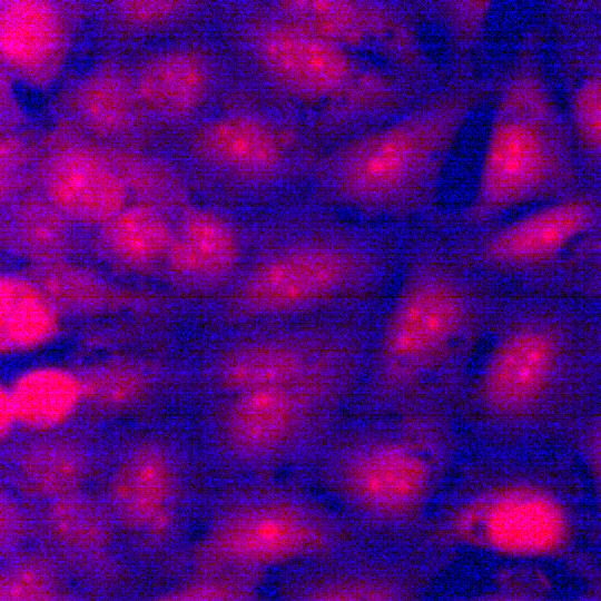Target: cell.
Instances as JSON below:
<instances>
[{
    "mask_svg": "<svg viewBox=\"0 0 601 601\" xmlns=\"http://www.w3.org/2000/svg\"><path fill=\"white\" fill-rule=\"evenodd\" d=\"M403 254L378 226L307 213L272 219L215 303L220 323L306 318L373 306Z\"/></svg>",
    "mask_w": 601,
    "mask_h": 601,
    "instance_id": "cell-3",
    "label": "cell"
},
{
    "mask_svg": "<svg viewBox=\"0 0 601 601\" xmlns=\"http://www.w3.org/2000/svg\"><path fill=\"white\" fill-rule=\"evenodd\" d=\"M21 274L59 317H100L147 307L152 300L72 258L26 265Z\"/></svg>",
    "mask_w": 601,
    "mask_h": 601,
    "instance_id": "cell-22",
    "label": "cell"
},
{
    "mask_svg": "<svg viewBox=\"0 0 601 601\" xmlns=\"http://www.w3.org/2000/svg\"><path fill=\"white\" fill-rule=\"evenodd\" d=\"M585 578V589L582 592L585 601H601V565H589L584 560L578 568Z\"/></svg>",
    "mask_w": 601,
    "mask_h": 601,
    "instance_id": "cell-35",
    "label": "cell"
},
{
    "mask_svg": "<svg viewBox=\"0 0 601 601\" xmlns=\"http://www.w3.org/2000/svg\"><path fill=\"white\" fill-rule=\"evenodd\" d=\"M569 166L568 131L530 40L497 96L463 220L484 227L568 196Z\"/></svg>",
    "mask_w": 601,
    "mask_h": 601,
    "instance_id": "cell-8",
    "label": "cell"
},
{
    "mask_svg": "<svg viewBox=\"0 0 601 601\" xmlns=\"http://www.w3.org/2000/svg\"><path fill=\"white\" fill-rule=\"evenodd\" d=\"M132 68L141 100L158 126L190 129L204 117L221 80L218 57L199 43L150 51Z\"/></svg>",
    "mask_w": 601,
    "mask_h": 601,
    "instance_id": "cell-19",
    "label": "cell"
},
{
    "mask_svg": "<svg viewBox=\"0 0 601 601\" xmlns=\"http://www.w3.org/2000/svg\"><path fill=\"white\" fill-rule=\"evenodd\" d=\"M173 239L162 266L179 294L215 303L242 269L255 242L224 209L189 199L175 214Z\"/></svg>",
    "mask_w": 601,
    "mask_h": 601,
    "instance_id": "cell-16",
    "label": "cell"
},
{
    "mask_svg": "<svg viewBox=\"0 0 601 601\" xmlns=\"http://www.w3.org/2000/svg\"><path fill=\"white\" fill-rule=\"evenodd\" d=\"M563 290L505 285L460 422L483 450H545L574 427L578 338Z\"/></svg>",
    "mask_w": 601,
    "mask_h": 601,
    "instance_id": "cell-2",
    "label": "cell"
},
{
    "mask_svg": "<svg viewBox=\"0 0 601 601\" xmlns=\"http://www.w3.org/2000/svg\"><path fill=\"white\" fill-rule=\"evenodd\" d=\"M69 577L45 546H26L1 559L0 601H77Z\"/></svg>",
    "mask_w": 601,
    "mask_h": 601,
    "instance_id": "cell-27",
    "label": "cell"
},
{
    "mask_svg": "<svg viewBox=\"0 0 601 601\" xmlns=\"http://www.w3.org/2000/svg\"><path fill=\"white\" fill-rule=\"evenodd\" d=\"M264 579L238 571H195L190 579L150 601H267Z\"/></svg>",
    "mask_w": 601,
    "mask_h": 601,
    "instance_id": "cell-29",
    "label": "cell"
},
{
    "mask_svg": "<svg viewBox=\"0 0 601 601\" xmlns=\"http://www.w3.org/2000/svg\"><path fill=\"white\" fill-rule=\"evenodd\" d=\"M451 556L417 546L408 555L313 571L287 582L279 601H422Z\"/></svg>",
    "mask_w": 601,
    "mask_h": 601,
    "instance_id": "cell-20",
    "label": "cell"
},
{
    "mask_svg": "<svg viewBox=\"0 0 601 601\" xmlns=\"http://www.w3.org/2000/svg\"><path fill=\"white\" fill-rule=\"evenodd\" d=\"M459 424L439 412L364 415L334 440L322 481L370 529L394 538L422 533L456 469Z\"/></svg>",
    "mask_w": 601,
    "mask_h": 601,
    "instance_id": "cell-7",
    "label": "cell"
},
{
    "mask_svg": "<svg viewBox=\"0 0 601 601\" xmlns=\"http://www.w3.org/2000/svg\"><path fill=\"white\" fill-rule=\"evenodd\" d=\"M474 105L471 89H445L329 146L309 170L314 200L372 224L428 214Z\"/></svg>",
    "mask_w": 601,
    "mask_h": 601,
    "instance_id": "cell-6",
    "label": "cell"
},
{
    "mask_svg": "<svg viewBox=\"0 0 601 601\" xmlns=\"http://www.w3.org/2000/svg\"><path fill=\"white\" fill-rule=\"evenodd\" d=\"M31 520L22 502L6 487L0 492V555L8 558L26 548Z\"/></svg>",
    "mask_w": 601,
    "mask_h": 601,
    "instance_id": "cell-33",
    "label": "cell"
},
{
    "mask_svg": "<svg viewBox=\"0 0 601 601\" xmlns=\"http://www.w3.org/2000/svg\"><path fill=\"white\" fill-rule=\"evenodd\" d=\"M10 459L22 483L43 501L85 489L96 464L90 442L76 431L62 428L21 439Z\"/></svg>",
    "mask_w": 601,
    "mask_h": 601,
    "instance_id": "cell-23",
    "label": "cell"
},
{
    "mask_svg": "<svg viewBox=\"0 0 601 601\" xmlns=\"http://www.w3.org/2000/svg\"><path fill=\"white\" fill-rule=\"evenodd\" d=\"M230 35L262 93L313 147L326 149L408 108L396 71L262 2L239 9Z\"/></svg>",
    "mask_w": 601,
    "mask_h": 601,
    "instance_id": "cell-5",
    "label": "cell"
},
{
    "mask_svg": "<svg viewBox=\"0 0 601 601\" xmlns=\"http://www.w3.org/2000/svg\"><path fill=\"white\" fill-rule=\"evenodd\" d=\"M181 481L179 455L164 436L147 434L125 447L110 470L101 494L119 531L158 528L177 501Z\"/></svg>",
    "mask_w": 601,
    "mask_h": 601,
    "instance_id": "cell-18",
    "label": "cell"
},
{
    "mask_svg": "<svg viewBox=\"0 0 601 601\" xmlns=\"http://www.w3.org/2000/svg\"><path fill=\"white\" fill-rule=\"evenodd\" d=\"M581 424L569 435H573V449L584 471L592 495L595 523L601 532V407Z\"/></svg>",
    "mask_w": 601,
    "mask_h": 601,
    "instance_id": "cell-32",
    "label": "cell"
},
{
    "mask_svg": "<svg viewBox=\"0 0 601 601\" xmlns=\"http://www.w3.org/2000/svg\"><path fill=\"white\" fill-rule=\"evenodd\" d=\"M372 335L297 377L218 397L213 434L223 455L243 469L273 471L333 430L356 396Z\"/></svg>",
    "mask_w": 601,
    "mask_h": 601,
    "instance_id": "cell-9",
    "label": "cell"
},
{
    "mask_svg": "<svg viewBox=\"0 0 601 601\" xmlns=\"http://www.w3.org/2000/svg\"><path fill=\"white\" fill-rule=\"evenodd\" d=\"M371 308L234 326L206 357L203 380L223 397L303 375L372 335L378 317Z\"/></svg>",
    "mask_w": 601,
    "mask_h": 601,
    "instance_id": "cell-12",
    "label": "cell"
},
{
    "mask_svg": "<svg viewBox=\"0 0 601 601\" xmlns=\"http://www.w3.org/2000/svg\"><path fill=\"white\" fill-rule=\"evenodd\" d=\"M343 521L307 494L266 484L226 501L191 549L195 571H268L323 560L346 541Z\"/></svg>",
    "mask_w": 601,
    "mask_h": 601,
    "instance_id": "cell-10",
    "label": "cell"
},
{
    "mask_svg": "<svg viewBox=\"0 0 601 601\" xmlns=\"http://www.w3.org/2000/svg\"><path fill=\"white\" fill-rule=\"evenodd\" d=\"M453 472L418 546L578 566L581 510L566 462L545 450H483Z\"/></svg>",
    "mask_w": 601,
    "mask_h": 601,
    "instance_id": "cell-4",
    "label": "cell"
},
{
    "mask_svg": "<svg viewBox=\"0 0 601 601\" xmlns=\"http://www.w3.org/2000/svg\"><path fill=\"white\" fill-rule=\"evenodd\" d=\"M493 10L489 1H441L435 3V13L450 38L462 47L477 42L486 28Z\"/></svg>",
    "mask_w": 601,
    "mask_h": 601,
    "instance_id": "cell-31",
    "label": "cell"
},
{
    "mask_svg": "<svg viewBox=\"0 0 601 601\" xmlns=\"http://www.w3.org/2000/svg\"><path fill=\"white\" fill-rule=\"evenodd\" d=\"M187 154L214 187L262 201L308 180L318 155L268 99L231 104L205 115L188 131Z\"/></svg>",
    "mask_w": 601,
    "mask_h": 601,
    "instance_id": "cell-11",
    "label": "cell"
},
{
    "mask_svg": "<svg viewBox=\"0 0 601 601\" xmlns=\"http://www.w3.org/2000/svg\"><path fill=\"white\" fill-rule=\"evenodd\" d=\"M70 128L38 157L30 185L78 226L97 228L130 204L129 150Z\"/></svg>",
    "mask_w": 601,
    "mask_h": 601,
    "instance_id": "cell-14",
    "label": "cell"
},
{
    "mask_svg": "<svg viewBox=\"0 0 601 601\" xmlns=\"http://www.w3.org/2000/svg\"><path fill=\"white\" fill-rule=\"evenodd\" d=\"M461 601H585L583 594L575 598H559L538 592L526 587L505 584L480 592Z\"/></svg>",
    "mask_w": 601,
    "mask_h": 601,
    "instance_id": "cell-34",
    "label": "cell"
},
{
    "mask_svg": "<svg viewBox=\"0 0 601 601\" xmlns=\"http://www.w3.org/2000/svg\"><path fill=\"white\" fill-rule=\"evenodd\" d=\"M67 124L98 142L139 150L159 127L145 107L134 68L106 55L60 93Z\"/></svg>",
    "mask_w": 601,
    "mask_h": 601,
    "instance_id": "cell-17",
    "label": "cell"
},
{
    "mask_svg": "<svg viewBox=\"0 0 601 601\" xmlns=\"http://www.w3.org/2000/svg\"><path fill=\"white\" fill-rule=\"evenodd\" d=\"M157 375L147 362L131 355H111L85 365L77 387L86 408L102 416L137 407L156 388Z\"/></svg>",
    "mask_w": 601,
    "mask_h": 601,
    "instance_id": "cell-26",
    "label": "cell"
},
{
    "mask_svg": "<svg viewBox=\"0 0 601 601\" xmlns=\"http://www.w3.org/2000/svg\"><path fill=\"white\" fill-rule=\"evenodd\" d=\"M268 10L288 18L394 71L421 72L427 55L415 16L384 0H270Z\"/></svg>",
    "mask_w": 601,
    "mask_h": 601,
    "instance_id": "cell-15",
    "label": "cell"
},
{
    "mask_svg": "<svg viewBox=\"0 0 601 601\" xmlns=\"http://www.w3.org/2000/svg\"><path fill=\"white\" fill-rule=\"evenodd\" d=\"M595 221L584 198L564 196L494 223L472 247L456 253L474 270L503 285L558 288L572 247Z\"/></svg>",
    "mask_w": 601,
    "mask_h": 601,
    "instance_id": "cell-13",
    "label": "cell"
},
{
    "mask_svg": "<svg viewBox=\"0 0 601 601\" xmlns=\"http://www.w3.org/2000/svg\"><path fill=\"white\" fill-rule=\"evenodd\" d=\"M569 120L578 142L590 154L601 156V73L589 75L574 87Z\"/></svg>",
    "mask_w": 601,
    "mask_h": 601,
    "instance_id": "cell-30",
    "label": "cell"
},
{
    "mask_svg": "<svg viewBox=\"0 0 601 601\" xmlns=\"http://www.w3.org/2000/svg\"><path fill=\"white\" fill-rule=\"evenodd\" d=\"M1 248L26 265L71 259L77 224L41 193L29 188L1 204Z\"/></svg>",
    "mask_w": 601,
    "mask_h": 601,
    "instance_id": "cell-24",
    "label": "cell"
},
{
    "mask_svg": "<svg viewBox=\"0 0 601 601\" xmlns=\"http://www.w3.org/2000/svg\"><path fill=\"white\" fill-rule=\"evenodd\" d=\"M504 286L430 242L403 253L381 311L356 397L362 415L439 412L462 398Z\"/></svg>",
    "mask_w": 601,
    "mask_h": 601,
    "instance_id": "cell-1",
    "label": "cell"
},
{
    "mask_svg": "<svg viewBox=\"0 0 601 601\" xmlns=\"http://www.w3.org/2000/svg\"><path fill=\"white\" fill-rule=\"evenodd\" d=\"M42 546L71 573L106 579L117 571L114 541L119 531L101 494L81 489L43 501Z\"/></svg>",
    "mask_w": 601,
    "mask_h": 601,
    "instance_id": "cell-21",
    "label": "cell"
},
{
    "mask_svg": "<svg viewBox=\"0 0 601 601\" xmlns=\"http://www.w3.org/2000/svg\"><path fill=\"white\" fill-rule=\"evenodd\" d=\"M174 233L164 209L130 203L97 227L96 255L109 267L128 275H147L162 268Z\"/></svg>",
    "mask_w": 601,
    "mask_h": 601,
    "instance_id": "cell-25",
    "label": "cell"
},
{
    "mask_svg": "<svg viewBox=\"0 0 601 601\" xmlns=\"http://www.w3.org/2000/svg\"><path fill=\"white\" fill-rule=\"evenodd\" d=\"M208 4L190 0H115L100 2L98 11L109 30L127 37H142L196 22Z\"/></svg>",
    "mask_w": 601,
    "mask_h": 601,
    "instance_id": "cell-28",
    "label": "cell"
}]
</instances>
